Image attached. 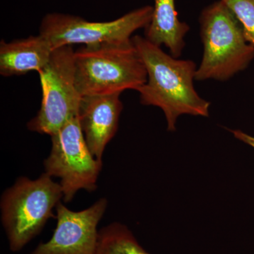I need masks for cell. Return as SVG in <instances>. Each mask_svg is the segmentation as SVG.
I'll return each instance as SVG.
<instances>
[{
    "mask_svg": "<svg viewBox=\"0 0 254 254\" xmlns=\"http://www.w3.org/2000/svg\"><path fill=\"white\" fill-rule=\"evenodd\" d=\"M131 39L147 71L146 83L138 91L141 104L163 110L169 131L176 130L177 119L182 115L208 118L210 103L193 86L194 62L167 54L145 37L134 36Z\"/></svg>",
    "mask_w": 254,
    "mask_h": 254,
    "instance_id": "6da1fadb",
    "label": "cell"
},
{
    "mask_svg": "<svg viewBox=\"0 0 254 254\" xmlns=\"http://www.w3.org/2000/svg\"><path fill=\"white\" fill-rule=\"evenodd\" d=\"M76 88L81 96L138 91L147 71L130 41L83 46L74 52Z\"/></svg>",
    "mask_w": 254,
    "mask_h": 254,
    "instance_id": "7a4b0ae2",
    "label": "cell"
},
{
    "mask_svg": "<svg viewBox=\"0 0 254 254\" xmlns=\"http://www.w3.org/2000/svg\"><path fill=\"white\" fill-rule=\"evenodd\" d=\"M199 23L203 55L196 81H227L248 67L254 58V46L246 40L240 21L221 0L203 9Z\"/></svg>",
    "mask_w": 254,
    "mask_h": 254,
    "instance_id": "3957f363",
    "label": "cell"
},
{
    "mask_svg": "<svg viewBox=\"0 0 254 254\" xmlns=\"http://www.w3.org/2000/svg\"><path fill=\"white\" fill-rule=\"evenodd\" d=\"M63 198V189L43 173L36 180L21 177L4 190L0 202L1 221L10 250L19 252L42 231Z\"/></svg>",
    "mask_w": 254,
    "mask_h": 254,
    "instance_id": "277c9868",
    "label": "cell"
},
{
    "mask_svg": "<svg viewBox=\"0 0 254 254\" xmlns=\"http://www.w3.org/2000/svg\"><path fill=\"white\" fill-rule=\"evenodd\" d=\"M153 6L146 5L110 21H90L76 15L53 12L42 19L39 34L53 50L63 46H98L130 41L134 32L146 28Z\"/></svg>",
    "mask_w": 254,
    "mask_h": 254,
    "instance_id": "5b68a950",
    "label": "cell"
},
{
    "mask_svg": "<svg viewBox=\"0 0 254 254\" xmlns=\"http://www.w3.org/2000/svg\"><path fill=\"white\" fill-rule=\"evenodd\" d=\"M74 52L72 46L55 48L38 72L43 98L39 111L27 124L30 131L51 136L78 116L81 96L76 85Z\"/></svg>",
    "mask_w": 254,
    "mask_h": 254,
    "instance_id": "8992f818",
    "label": "cell"
},
{
    "mask_svg": "<svg viewBox=\"0 0 254 254\" xmlns=\"http://www.w3.org/2000/svg\"><path fill=\"white\" fill-rule=\"evenodd\" d=\"M50 137L52 148L43 163L45 173L60 179L64 201H71L81 190L94 191L103 163L88 148L78 116Z\"/></svg>",
    "mask_w": 254,
    "mask_h": 254,
    "instance_id": "52a82bcc",
    "label": "cell"
},
{
    "mask_svg": "<svg viewBox=\"0 0 254 254\" xmlns=\"http://www.w3.org/2000/svg\"><path fill=\"white\" fill-rule=\"evenodd\" d=\"M107 207L105 198L77 212L60 202L55 208L57 226L53 236L40 244L31 254H95L99 236L98 225Z\"/></svg>",
    "mask_w": 254,
    "mask_h": 254,
    "instance_id": "ba28073f",
    "label": "cell"
},
{
    "mask_svg": "<svg viewBox=\"0 0 254 254\" xmlns=\"http://www.w3.org/2000/svg\"><path fill=\"white\" fill-rule=\"evenodd\" d=\"M120 93L82 96L78 110L80 127L88 148L102 160L106 145L118 131L123 109Z\"/></svg>",
    "mask_w": 254,
    "mask_h": 254,
    "instance_id": "9c48e42d",
    "label": "cell"
},
{
    "mask_svg": "<svg viewBox=\"0 0 254 254\" xmlns=\"http://www.w3.org/2000/svg\"><path fill=\"white\" fill-rule=\"evenodd\" d=\"M53 48L41 35L0 43V74L4 77L39 72L49 63Z\"/></svg>",
    "mask_w": 254,
    "mask_h": 254,
    "instance_id": "30bf717a",
    "label": "cell"
},
{
    "mask_svg": "<svg viewBox=\"0 0 254 254\" xmlns=\"http://www.w3.org/2000/svg\"><path fill=\"white\" fill-rule=\"evenodd\" d=\"M190 27L179 18L175 0H154L153 16L145 28V38L156 46L168 48L174 58L181 56Z\"/></svg>",
    "mask_w": 254,
    "mask_h": 254,
    "instance_id": "8fae6325",
    "label": "cell"
},
{
    "mask_svg": "<svg viewBox=\"0 0 254 254\" xmlns=\"http://www.w3.org/2000/svg\"><path fill=\"white\" fill-rule=\"evenodd\" d=\"M95 254H150L138 243L131 230L113 222L99 230Z\"/></svg>",
    "mask_w": 254,
    "mask_h": 254,
    "instance_id": "7c38bea8",
    "label": "cell"
},
{
    "mask_svg": "<svg viewBox=\"0 0 254 254\" xmlns=\"http://www.w3.org/2000/svg\"><path fill=\"white\" fill-rule=\"evenodd\" d=\"M243 28L246 40L254 46V0H221Z\"/></svg>",
    "mask_w": 254,
    "mask_h": 254,
    "instance_id": "4fadbf2b",
    "label": "cell"
},
{
    "mask_svg": "<svg viewBox=\"0 0 254 254\" xmlns=\"http://www.w3.org/2000/svg\"><path fill=\"white\" fill-rule=\"evenodd\" d=\"M230 131L233 133L234 136L237 139L240 141L244 142L246 144L250 145L251 147L254 148V137L251 136L245 132L241 131V130H230Z\"/></svg>",
    "mask_w": 254,
    "mask_h": 254,
    "instance_id": "5bb4252c",
    "label": "cell"
}]
</instances>
